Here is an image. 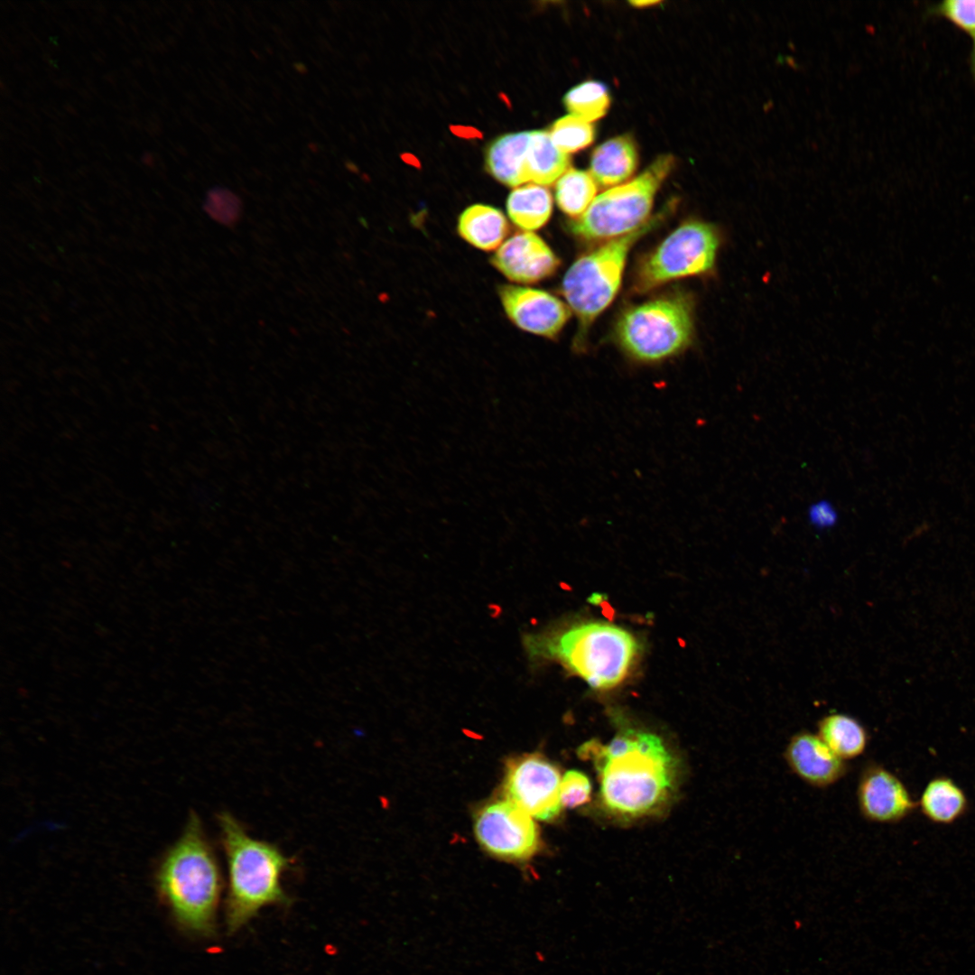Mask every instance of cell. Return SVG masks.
I'll list each match as a JSON object with an SVG mask.
<instances>
[{
  "label": "cell",
  "instance_id": "obj_1",
  "mask_svg": "<svg viewBox=\"0 0 975 975\" xmlns=\"http://www.w3.org/2000/svg\"><path fill=\"white\" fill-rule=\"evenodd\" d=\"M581 758L590 760L599 781L604 808L623 818L652 814L671 798L676 781V762L657 735L627 729L607 745L592 739L580 747Z\"/></svg>",
  "mask_w": 975,
  "mask_h": 975
},
{
  "label": "cell",
  "instance_id": "obj_2",
  "mask_svg": "<svg viewBox=\"0 0 975 975\" xmlns=\"http://www.w3.org/2000/svg\"><path fill=\"white\" fill-rule=\"evenodd\" d=\"M160 896L188 932L215 931L222 877L215 850L201 821L191 813L181 837L161 858L155 874Z\"/></svg>",
  "mask_w": 975,
  "mask_h": 975
},
{
  "label": "cell",
  "instance_id": "obj_3",
  "mask_svg": "<svg viewBox=\"0 0 975 975\" xmlns=\"http://www.w3.org/2000/svg\"><path fill=\"white\" fill-rule=\"evenodd\" d=\"M525 645L531 658L558 663L597 690L620 684L640 648L630 632L600 621L527 636Z\"/></svg>",
  "mask_w": 975,
  "mask_h": 975
},
{
  "label": "cell",
  "instance_id": "obj_4",
  "mask_svg": "<svg viewBox=\"0 0 975 975\" xmlns=\"http://www.w3.org/2000/svg\"><path fill=\"white\" fill-rule=\"evenodd\" d=\"M218 821L228 868L226 922L233 933L264 907L290 902L282 876L292 860L276 845L251 837L231 813L222 812Z\"/></svg>",
  "mask_w": 975,
  "mask_h": 975
},
{
  "label": "cell",
  "instance_id": "obj_5",
  "mask_svg": "<svg viewBox=\"0 0 975 975\" xmlns=\"http://www.w3.org/2000/svg\"><path fill=\"white\" fill-rule=\"evenodd\" d=\"M658 223L659 217L647 220L634 231L582 255L569 268L562 281V293L578 320L576 346H581L594 320L615 298L634 244Z\"/></svg>",
  "mask_w": 975,
  "mask_h": 975
},
{
  "label": "cell",
  "instance_id": "obj_6",
  "mask_svg": "<svg viewBox=\"0 0 975 975\" xmlns=\"http://www.w3.org/2000/svg\"><path fill=\"white\" fill-rule=\"evenodd\" d=\"M692 304L681 293L659 297L625 311L615 329L621 348L633 359L659 362L680 354L693 337Z\"/></svg>",
  "mask_w": 975,
  "mask_h": 975
},
{
  "label": "cell",
  "instance_id": "obj_7",
  "mask_svg": "<svg viewBox=\"0 0 975 975\" xmlns=\"http://www.w3.org/2000/svg\"><path fill=\"white\" fill-rule=\"evenodd\" d=\"M673 165L672 155H662L636 179L596 196L587 210L569 223L570 231L587 240L634 231L647 221L655 193Z\"/></svg>",
  "mask_w": 975,
  "mask_h": 975
},
{
  "label": "cell",
  "instance_id": "obj_8",
  "mask_svg": "<svg viewBox=\"0 0 975 975\" xmlns=\"http://www.w3.org/2000/svg\"><path fill=\"white\" fill-rule=\"evenodd\" d=\"M719 246L713 226L695 220L681 225L642 263L636 290L645 292L674 279L709 273Z\"/></svg>",
  "mask_w": 975,
  "mask_h": 975
},
{
  "label": "cell",
  "instance_id": "obj_9",
  "mask_svg": "<svg viewBox=\"0 0 975 975\" xmlns=\"http://www.w3.org/2000/svg\"><path fill=\"white\" fill-rule=\"evenodd\" d=\"M474 829L480 845L506 860H525L539 848V832L533 817L508 800L483 807Z\"/></svg>",
  "mask_w": 975,
  "mask_h": 975
},
{
  "label": "cell",
  "instance_id": "obj_10",
  "mask_svg": "<svg viewBox=\"0 0 975 975\" xmlns=\"http://www.w3.org/2000/svg\"><path fill=\"white\" fill-rule=\"evenodd\" d=\"M561 775L557 767L537 754L508 764L505 778L506 800L533 818L549 821L562 809Z\"/></svg>",
  "mask_w": 975,
  "mask_h": 975
},
{
  "label": "cell",
  "instance_id": "obj_11",
  "mask_svg": "<svg viewBox=\"0 0 975 975\" xmlns=\"http://www.w3.org/2000/svg\"><path fill=\"white\" fill-rule=\"evenodd\" d=\"M861 816L880 824L901 822L916 808L901 779L884 766L871 762L862 768L856 788Z\"/></svg>",
  "mask_w": 975,
  "mask_h": 975
},
{
  "label": "cell",
  "instance_id": "obj_12",
  "mask_svg": "<svg viewBox=\"0 0 975 975\" xmlns=\"http://www.w3.org/2000/svg\"><path fill=\"white\" fill-rule=\"evenodd\" d=\"M498 293L508 319L535 335L555 338L571 316L569 306L543 290L505 284Z\"/></svg>",
  "mask_w": 975,
  "mask_h": 975
},
{
  "label": "cell",
  "instance_id": "obj_13",
  "mask_svg": "<svg viewBox=\"0 0 975 975\" xmlns=\"http://www.w3.org/2000/svg\"><path fill=\"white\" fill-rule=\"evenodd\" d=\"M491 263L508 280L533 283L552 275L560 260L539 236L525 231L505 241L491 257Z\"/></svg>",
  "mask_w": 975,
  "mask_h": 975
},
{
  "label": "cell",
  "instance_id": "obj_14",
  "mask_svg": "<svg viewBox=\"0 0 975 975\" xmlns=\"http://www.w3.org/2000/svg\"><path fill=\"white\" fill-rule=\"evenodd\" d=\"M783 756L791 772L814 788L832 786L849 771L847 761L837 757L817 734L806 730L790 738Z\"/></svg>",
  "mask_w": 975,
  "mask_h": 975
},
{
  "label": "cell",
  "instance_id": "obj_15",
  "mask_svg": "<svg viewBox=\"0 0 975 975\" xmlns=\"http://www.w3.org/2000/svg\"><path fill=\"white\" fill-rule=\"evenodd\" d=\"M531 131L510 133L495 139L487 148L485 155L488 172L499 182L518 187L529 181L527 176V152Z\"/></svg>",
  "mask_w": 975,
  "mask_h": 975
},
{
  "label": "cell",
  "instance_id": "obj_16",
  "mask_svg": "<svg viewBox=\"0 0 975 975\" xmlns=\"http://www.w3.org/2000/svg\"><path fill=\"white\" fill-rule=\"evenodd\" d=\"M638 162L636 144L629 136L611 138L598 146L591 156L590 174L602 187L616 186L627 180Z\"/></svg>",
  "mask_w": 975,
  "mask_h": 975
},
{
  "label": "cell",
  "instance_id": "obj_17",
  "mask_svg": "<svg viewBox=\"0 0 975 975\" xmlns=\"http://www.w3.org/2000/svg\"><path fill=\"white\" fill-rule=\"evenodd\" d=\"M460 236L471 246L485 251L498 248L509 231L504 213L492 206L474 204L458 219Z\"/></svg>",
  "mask_w": 975,
  "mask_h": 975
},
{
  "label": "cell",
  "instance_id": "obj_18",
  "mask_svg": "<svg viewBox=\"0 0 975 975\" xmlns=\"http://www.w3.org/2000/svg\"><path fill=\"white\" fill-rule=\"evenodd\" d=\"M817 729L819 738L844 761L860 757L868 748L869 736L867 729L851 716L828 714L819 720Z\"/></svg>",
  "mask_w": 975,
  "mask_h": 975
},
{
  "label": "cell",
  "instance_id": "obj_19",
  "mask_svg": "<svg viewBox=\"0 0 975 975\" xmlns=\"http://www.w3.org/2000/svg\"><path fill=\"white\" fill-rule=\"evenodd\" d=\"M967 797L963 790L951 778L938 776L930 780L921 794L919 807L931 822L950 824L966 812Z\"/></svg>",
  "mask_w": 975,
  "mask_h": 975
},
{
  "label": "cell",
  "instance_id": "obj_20",
  "mask_svg": "<svg viewBox=\"0 0 975 975\" xmlns=\"http://www.w3.org/2000/svg\"><path fill=\"white\" fill-rule=\"evenodd\" d=\"M552 209L550 191L538 184L515 188L506 200V211L511 221L520 229L530 232L546 224Z\"/></svg>",
  "mask_w": 975,
  "mask_h": 975
},
{
  "label": "cell",
  "instance_id": "obj_21",
  "mask_svg": "<svg viewBox=\"0 0 975 975\" xmlns=\"http://www.w3.org/2000/svg\"><path fill=\"white\" fill-rule=\"evenodd\" d=\"M569 154L556 146L549 132L531 131L526 164L529 181L541 186L551 185L569 169Z\"/></svg>",
  "mask_w": 975,
  "mask_h": 975
},
{
  "label": "cell",
  "instance_id": "obj_22",
  "mask_svg": "<svg viewBox=\"0 0 975 975\" xmlns=\"http://www.w3.org/2000/svg\"><path fill=\"white\" fill-rule=\"evenodd\" d=\"M596 193L597 183L590 173L569 168L557 181L555 199L562 211L576 218L587 210Z\"/></svg>",
  "mask_w": 975,
  "mask_h": 975
},
{
  "label": "cell",
  "instance_id": "obj_23",
  "mask_svg": "<svg viewBox=\"0 0 975 975\" xmlns=\"http://www.w3.org/2000/svg\"><path fill=\"white\" fill-rule=\"evenodd\" d=\"M563 102L571 115L591 123L607 113L610 98L602 83L590 80L569 90Z\"/></svg>",
  "mask_w": 975,
  "mask_h": 975
},
{
  "label": "cell",
  "instance_id": "obj_24",
  "mask_svg": "<svg viewBox=\"0 0 975 975\" xmlns=\"http://www.w3.org/2000/svg\"><path fill=\"white\" fill-rule=\"evenodd\" d=\"M549 134L559 149L570 153L590 145L595 130L590 122L570 114L556 120Z\"/></svg>",
  "mask_w": 975,
  "mask_h": 975
},
{
  "label": "cell",
  "instance_id": "obj_25",
  "mask_svg": "<svg viewBox=\"0 0 975 975\" xmlns=\"http://www.w3.org/2000/svg\"><path fill=\"white\" fill-rule=\"evenodd\" d=\"M202 208L213 220L230 228L239 221L243 202L230 189L215 186L207 191Z\"/></svg>",
  "mask_w": 975,
  "mask_h": 975
},
{
  "label": "cell",
  "instance_id": "obj_26",
  "mask_svg": "<svg viewBox=\"0 0 975 975\" xmlns=\"http://www.w3.org/2000/svg\"><path fill=\"white\" fill-rule=\"evenodd\" d=\"M931 13L944 17L970 36V67L975 77V0H945L933 5Z\"/></svg>",
  "mask_w": 975,
  "mask_h": 975
},
{
  "label": "cell",
  "instance_id": "obj_27",
  "mask_svg": "<svg viewBox=\"0 0 975 975\" xmlns=\"http://www.w3.org/2000/svg\"><path fill=\"white\" fill-rule=\"evenodd\" d=\"M591 784L583 773L567 771L561 781V803L562 807L574 808L590 801Z\"/></svg>",
  "mask_w": 975,
  "mask_h": 975
},
{
  "label": "cell",
  "instance_id": "obj_28",
  "mask_svg": "<svg viewBox=\"0 0 975 975\" xmlns=\"http://www.w3.org/2000/svg\"><path fill=\"white\" fill-rule=\"evenodd\" d=\"M808 518L815 528L827 529L836 525L838 512L830 501L822 499L809 506Z\"/></svg>",
  "mask_w": 975,
  "mask_h": 975
},
{
  "label": "cell",
  "instance_id": "obj_29",
  "mask_svg": "<svg viewBox=\"0 0 975 975\" xmlns=\"http://www.w3.org/2000/svg\"><path fill=\"white\" fill-rule=\"evenodd\" d=\"M454 133H456L459 135H461L462 137H464L465 133H466L467 134L466 137H469V138L470 137H476L478 135V131L477 130L471 129V128H469V127H462V126L455 127Z\"/></svg>",
  "mask_w": 975,
  "mask_h": 975
},
{
  "label": "cell",
  "instance_id": "obj_30",
  "mask_svg": "<svg viewBox=\"0 0 975 975\" xmlns=\"http://www.w3.org/2000/svg\"><path fill=\"white\" fill-rule=\"evenodd\" d=\"M141 160H142L143 163L145 164L146 166L152 167L154 164V158H153V154L150 153H144L142 155Z\"/></svg>",
  "mask_w": 975,
  "mask_h": 975
},
{
  "label": "cell",
  "instance_id": "obj_31",
  "mask_svg": "<svg viewBox=\"0 0 975 975\" xmlns=\"http://www.w3.org/2000/svg\"><path fill=\"white\" fill-rule=\"evenodd\" d=\"M657 3L658 2H656V1H635V2H631V4L633 5L637 6V7H642V6L644 7V6H646V5H656Z\"/></svg>",
  "mask_w": 975,
  "mask_h": 975
}]
</instances>
